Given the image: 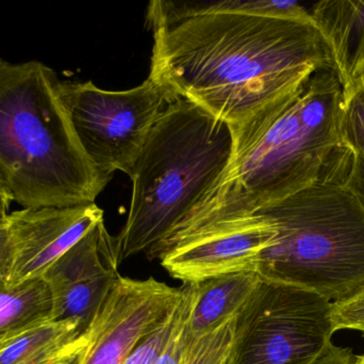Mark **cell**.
Instances as JSON below:
<instances>
[{
    "instance_id": "obj_1",
    "label": "cell",
    "mask_w": 364,
    "mask_h": 364,
    "mask_svg": "<svg viewBox=\"0 0 364 364\" xmlns=\"http://www.w3.org/2000/svg\"><path fill=\"white\" fill-rule=\"evenodd\" d=\"M151 73L174 100H188L235 128L301 85L336 68L314 21L205 13L149 27Z\"/></svg>"
},
{
    "instance_id": "obj_2",
    "label": "cell",
    "mask_w": 364,
    "mask_h": 364,
    "mask_svg": "<svg viewBox=\"0 0 364 364\" xmlns=\"http://www.w3.org/2000/svg\"><path fill=\"white\" fill-rule=\"evenodd\" d=\"M344 89L336 68H318L290 93L230 128V158L213 185L149 260L178 244L254 215L318 182L342 147Z\"/></svg>"
},
{
    "instance_id": "obj_3",
    "label": "cell",
    "mask_w": 364,
    "mask_h": 364,
    "mask_svg": "<svg viewBox=\"0 0 364 364\" xmlns=\"http://www.w3.org/2000/svg\"><path fill=\"white\" fill-rule=\"evenodd\" d=\"M60 85L42 62L0 58V187L23 209L93 204L109 183L81 147Z\"/></svg>"
},
{
    "instance_id": "obj_4",
    "label": "cell",
    "mask_w": 364,
    "mask_h": 364,
    "mask_svg": "<svg viewBox=\"0 0 364 364\" xmlns=\"http://www.w3.org/2000/svg\"><path fill=\"white\" fill-rule=\"evenodd\" d=\"M231 130L186 100L168 105L130 180L127 220L115 236L121 262L161 243L220 177L230 158Z\"/></svg>"
},
{
    "instance_id": "obj_5",
    "label": "cell",
    "mask_w": 364,
    "mask_h": 364,
    "mask_svg": "<svg viewBox=\"0 0 364 364\" xmlns=\"http://www.w3.org/2000/svg\"><path fill=\"white\" fill-rule=\"evenodd\" d=\"M276 230L255 261L261 279L316 293L331 303L364 286V200L331 165L309 187L257 211Z\"/></svg>"
},
{
    "instance_id": "obj_6",
    "label": "cell",
    "mask_w": 364,
    "mask_h": 364,
    "mask_svg": "<svg viewBox=\"0 0 364 364\" xmlns=\"http://www.w3.org/2000/svg\"><path fill=\"white\" fill-rule=\"evenodd\" d=\"M60 91L81 147L107 182L117 171L132 177L154 125L176 100L151 76L125 91L70 80H61Z\"/></svg>"
},
{
    "instance_id": "obj_7",
    "label": "cell",
    "mask_w": 364,
    "mask_h": 364,
    "mask_svg": "<svg viewBox=\"0 0 364 364\" xmlns=\"http://www.w3.org/2000/svg\"><path fill=\"white\" fill-rule=\"evenodd\" d=\"M335 333L331 301L262 280L237 313L227 364H314Z\"/></svg>"
},
{
    "instance_id": "obj_8",
    "label": "cell",
    "mask_w": 364,
    "mask_h": 364,
    "mask_svg": "<svg viewBox=\"0 0 364 364\" xmlns=\"http://www.w3.org/2000/svg\"><path fill=\"white\" fill-rule=\"evenodd\" d=\"M183 297L154 278L119 277L85 331L80 364H123L145 337L172 316Z\"/></svg>"
},
{
    "instance_id": "obj_9",
    "label": "cell",
    "mask_w": 364,
    "mask_h": 364,
    "mask_svg": "<svg viewBox=\"0 0 364 364\" xmlns=\"http://www.w3.org/2000/svg\"><path fill=\"white\" fill-rule=\"evenodd\" d=\"M96 203L79 207L21 209L6 222V252L2 284L15 286L42 278L98 222Z\"/></svg>"
},
{
    "instance_id": "obj_10",
    "label": "cell",
    "mask_w": 364,
    "mask_h": 364,
    "mask_svg": "<svg viewBox=\"0 0 364 364\" xmlns=\"http://www.w3.org/2000/svg\"><path fill=\"white\" fill-rule=\"evenodd\" d=\"M121 263L117 239L100 220L43 276L53 321L78 323L85 333L121 277Z\"/></svg>"
},
{
    "instance_id": "obj_11",
    "label": "cell",
    "mask_w": 364,
    "mask_h": 364,
    "mask_svg": "<svg viewBox=\"0 0 364 364\" xmlns=\"http://www.w3.org/2000/svg\"><path fill=\"white\" fill-rule=\"evenodd\" d=\"M275 235L273 224L254 214L178 244L158 259L174 279L183 284H200L237 271H252L255 261Z\"/></svg>"
},
{
    "instance_id": "obj_12",
    "label": "cell",
    "mask_w": 364,
    "mask_h": 364,
    "mask_svg": "<svg viewBox=\"0 0 364 364\" xmlns=\"http://www.w3.org/2000/svg\"><path fill=\"white\" fill-rule=\"evenodd\" d=\"M309 12L346 91L360 80L364 68V0H323Z\"/></svg>"
},
{
    "instance_id": "obj_13",
    "label": "cell",
    "mask_w": 364,
    "mask_h": 364,
    "mask_svg": "<svg viewBox=\"0 0 364 364\" xmlns=\"http://www.w3.org/2000/svg\"><path fill=\"white\" fill-rule=\"evenodd\" d=\"M262 279L255 271H241L198 284V296L186 324L190 343L237 316Z\"/></svg>"
},
{
    "instance_id": "obj_14",
    "label": "cell",
    "mask_w": 364,
    "mask_h": 364,
    "mask_svg": "<svg viewBox=\"0 0 364 364\" xmlns=\"http://www.w3.org/2000/svg\"><path fill=\"white\" fill-rule=\"evenodd\" d=\"M244 13L280 19L312 21L309 9L299 1L278 0H215V1H172L155 0L147 8L149 27L184 17L205 13Z\"/></svg>"
},
{
    "instance_id": "obj_15",
    "label": "cell",
    "mask_w": 364,
    "mask_h": 364,
    "mask_svg": "<svg viewBox=\"0 0 364 364\" xmlns=\"http://www.w3.org/2000/svg\"><path fill=\"white\" fill-rule=\"evenodd\" d=\"M78 323L49 321L0 346V364H33L65 354L85 343Z\"/></svg>"
},
{
    "instance_id": "obj_16",
    "label": "cell",
    "mask_w": 364,
    "mask_h": 364,
    "mask_svg": "<svg viewBox=\"0 0 364 364\" xmlns=\"http://www.w3.org/2000/svg\"><path fill=\"white\" fill-rule=\"evenodd\" d=\"M53 299L44 278L15 286L0 282V346L23 331L53 321Z\"/></svg>"
},
{
    "instance_id": "obj_17",
    "label": "cell",
    "mask_w": 364,
    "mask_h": 364,
    "mask_svg": "<svg viewBox=\"0 0 364 364\" xmlns=\"http://www.w3.org/2000/svg\"><path fill=\"white\" fill-rule=\"evenodd\" d=\"M237 316L193 342L183 364H227L232 348Z\"/></svg>"
},
{
    "instance_id": "obj_18",
    "label": "cell",
    "mask_w": 364,
    "mask_h": 364,
    "mask_svg": "<svg viewBox=\"0 0 364 364\" xmlns=\"http://www.w3.org/2000/svg\"><path fill=\"white\" fill-rule=\"evenodd\" d=\"M340 132L342 145L364 158V80L344 91Z\"/></svg>"
},
{
    "instance_id": "obj_19",
    "label": "cell",
    "mask_w": 364,
    "mask_h": 364,
    "mask_svg": "<svg viewBox=\"0 0 364 364\" xmlns=\"http://www.w3.org/2000/svg\"><path fill=\"white\" fill-rule=\"evenodd\" d=\"M335 331H355L364 333V286L348 298L333 303Z\"/></svg>"
},
{
    "instance_id": "obj_20",
    "label": "cell",
    "mask_w": 364,
    "mask_h": 364,
    "mask_svg": "<svg viewBox=\"0 0 364 364\" xmlns=\"http://www.w3.org/2000/svg\"><path fill=\"white\" fill-rule=\"evenodd\" d=\"M333 175L364 200V158L342 147L331 164Z\"/></svg>"
},
{
    "instance_id": "obj_21",
    "label": "cell",
    "mask_w": 364,
    "mask_h": 364,
    "mask_svg": "<svg viewBox=\"0 0 364 364\" xmlns=\"http://www.w3.org/2000/svg\"><path fill=\"white\" fill-rule=\"evenodd\" d=\"M188 321H186V324L175 333L168 348H166L164 354L158 359L156 364H183L184 358H186V353H188V346L191 345L190 340H188V331H186Z\"/></svg>"
},
{
    "instance_id": "obj_22",
    "label": "cell",
    "mask_w": 364,
    "mask_h": 364,
    "mask_svg": "<svg viewBox=\"0 0 364 364\" xmlns=\"http://www.w3.org/2000/svg\"><path fill=\"white\" fill-rule=\"evenodd\" d=\"M354 361L352 350L331 344L314 364H354Z\"/></svg>"
},
{
    "instance_id": "obj_23",
    "label": "cell",
    "mask_w": 364,
    "mask_h": 364,
    "mask_svg": "<svg viewBox=\"0 0 364 364\" xmlns=\"http://www.w3.org/2000/svg\"><path fill=\"white\" fill-rule=\"evenodd\" d=\"M6 252H8V243H6V224L0 227V282L4 276V263H6Z\"/></svg>"
},
{
    "instance_id": "obj_24",
    "label": "cell",
    "mask_w": 364,
    "mask_h": 364,
    "mask_svg": "<svg viewBox=\"0 0 364 364\" xmlns=\"http://www.w3.org/2000/svg\"><path fill=\"white\" fill-rule=\"evenodd\" d=\"M11 203H12V201L9 198L8 194L0 187V227L4 226L6 219H8Z\"/></svg>"
},
{
    "instance_id": "obj_25",
    "label": "cell",
    "mask_w": 364,
    "mask_h": 364,
    "mask_svg": "<svg viewBox=\"0 0 364 364\" xmlns=\"http://www.w3.org/2000/svg\"><path fill=\"white\" fill-rule=\"evenodd\" d=\"M85 348H87V346H85ZM85 348H83V350H81L80 352L76 353V354L73 355L72 357H70V358H68V360L64 361V363L62 364H80L81 359H82L83 353H85Z\"/></svg>"
},
{
    "instance_id": "obj_26",
    "label": "cell",
    "mask_w": 364,
    "mask_h": 364,
    "mask_svg": "<svg viewBox=\"0 0 364 364\" xmlns=\"http://www.w3.org/2000/svg\"><path fill=\"white\" fill-rule=\"evenodd\" d=\"M354 364H364V355L355 358Z\"/></svg>"
},
{
    "instance_id": "obj_27",
    "label": "cell",
    "mask_w": 364,
    "mask_h": 364,
    "mask_svg": "<svg viewBox=\"0 0 364 364\" xmlns=\"http://www.w3.org/2000/svg\"><path fill=\"white\" fill-rule=\"evenodd\" d=\"M360 80H364V68L363 73H361ZM359 80V81H360Z\"/></svg>"
}]
</instances>
